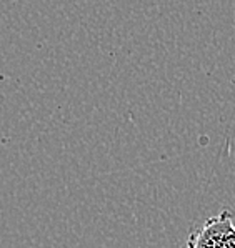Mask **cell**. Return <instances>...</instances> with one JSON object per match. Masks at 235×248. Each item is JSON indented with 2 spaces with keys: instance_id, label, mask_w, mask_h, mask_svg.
<instances>
[{
  "instance_id": "6da1fadb",
  "label": "cell",
  "mask_w": 235,
  "mask_h": 248,
  "mask_svg": "<svg viewBox=\"0 0 235 248\" xmlns=\"http://www.w3.org/2000/svg\"><path fill=\"white\" fill-rule=\"evenodd\" d=\"M185 248H235L234 212L225 208L207 218L188 235Z\"/></svg>"
}]
</instances>
